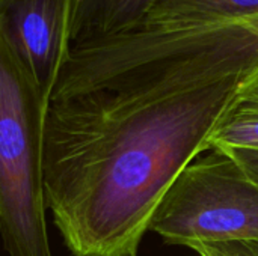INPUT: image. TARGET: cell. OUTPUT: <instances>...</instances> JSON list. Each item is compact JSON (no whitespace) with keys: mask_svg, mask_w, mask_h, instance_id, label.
I'll return each instance as SVG.
<instances>
[{"mask_svg":"<svg viewBox=\"0 0 258 256\" xmlns=\"http://www.w3.org/2000/svg\"><path fill=\"white\" fill-rule=\"evenodd\" d=\"M194 250L200 256H258V240L200 244Z\"/></svg>","mask_w":258,"mask_h":256,"instance_id":"cell-8","label":"cell"},{"mask_svg":"<svg viewBox=\"0 0 258 256\" xmlns=\"http://www.w3.org/2000/svg\"><path fill=\"white\" fill-rule=\"evenodd\" d=\"M246 74L190 63L57 77L44 115V187L71 255L138 256L156 207L209 149Z\"/></svg>","mask_w":258,"mask_h":256,"instance_id":"cell-1","label":"cell"},{"mask_svg":"<svg viewBox=\"0 0 258 256\" xmlns=\"http://www.w3.org/2000/svg\"><path fill=\"white\" fill-rule=\"evenodd\" d=\"M209 149H258V63L242 78L209 140Z\"/></svg>","mask_w":258,"mask_h":256,"instance_id":"cell-7","label":"cell"},{"mask_svg":"<svg viewBox=\"0 0 258 256\" xmlns=\"http://www.w3.org/2000/svg\"><path fill=\"white\" fill-rule=\"evenodd\" d=\"M148 231L190 249L258 240V186L225 149L212 148L177 175L156 207Z\"/></svg>","mask_w":258,"mask_h":256,"instance_id":"cell-3","label":"cell"},{"mask_svg":"<svg viewBox=\"0 0 258 256\" xmlns=\"http://www.w3.org/2000/svg\"><path fill=\"white\" fill-rule=\"evenodd\" d=\"M45 106L0 32V237L9 256H53L42 161Z\"/></svg>","mask_w":258,"mask_h":256,"instance_id":"cell-2","label":"cell"},{"mask_svg":"<svg viewBox=\"0 0 258 256\" xmlns=\"http://www.w3.org/2000/svg\"><path fill=\"white\" fill-rule=\"evenodd\" d=\"M255 18L258 0H159L141 26L200 29L245 24Z\"/></svg>","mask_w":258,"mask_h":256,"instance_id":"cell-5","label":"cell"},{"mask_svg":"<svg viewBox=\"0 0 258 256\" xmlns=\"http://www.w3.org/2000/svg\"><path fill=\"white\" fill-rule=\"evenodd\" d=\"M245 24H248L251 29H254V30L258 33V18H255V20H251V21H248V23H245Z\"/></svg>","mask_w":258,"mask_h":256,"instance_id":"cell-10","label":"cell"},{"mask_svg":"<svg viewBox=\"0 0 258 256\" xmlns=\"http://www.w3.org/2000/svg\"><path fill=\"white\" fill-rule=\"evenodd\" d=\"M74 0H5L0 32L45 100L71 50Z\"/></svg>","mask_w":258,"mask_h":256,"instance_id":"cell-4","label":"cell"},{"mask_svg":"<svg viewBox=\"0 0 258 256\" xmlns=\"http://www.w3.org/2000/svg\"><path fill=\"white\" fill-rule=\"evenodd\" d=\"M246 172V175L258 186V149L248 148H234L225 149Z\"/></svg>","mask_w":258,"mask_h":256,"instance_id":"cell-9","label":"cell"},{"mask_svg":"<svg viewBox=\"0 0 258 256\" xmlns=\"http://www.w3.org/2000/svg\"><path fill=\"white\" fill-rule=\"evenodd\" d=\"M3 2H5V0H0V5H2V3H3Z\"/></svg>","mask_w":258,"mask_h":256,"instance_id":"cell-11","label":"cell"},{"mask_svg":"<svg viewBox=\"0 0 258 256\" xmlns=\"http://www.w3.org/2000/svg\"><path fill=\"white\" fill-rule=\"evenodd\" d=\"M159 0H74L71 47L112 38L142 24Z\"/></svg>","mask_w":258,"mask_h":256,"instance_id":"cell-6","label":"cell"}]
</instances>
